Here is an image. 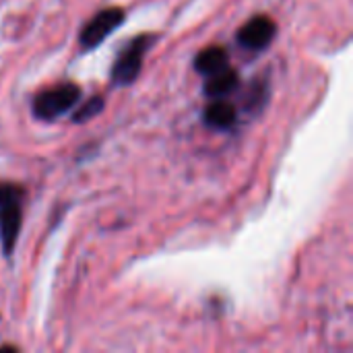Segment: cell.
I'll return each mask as SVG.
<instances>
[{"label":"cell","instance_id":"277c9868","mask_svg":"<svg viewBox=\"0 0 353 353\" xmlns=\"http://www.w3.org/2000/svg\"><path fill=\"white\" fill-rule=\"evenodd\" d=\"M275 35H277V23L267 14H256L248 23H244V27L238 31L236 39L244 50L263 52L273 43Z\"/></svg>","mask_w":353,"mask_h":353},{"label":"cell","instance_id":"3957f363","mask_svg":"<svg viewBox=\"0 0 353 353\" xmlns=\"http://www.w3.org/2000/svg\"><path fill=\"white\" fill-rule=\"evenodd\" d=\"M124 21V10L118 6H110L99 10L93 19H89L85 23V27L81 29L79 41L83 46V50H93L97 48L108 35H112Z\"/></svg>","mask_w":353,"mask_h":353},{"label":"cell","instance_id":"52a82bcc","mask_svg":"<svg viewBox=\"0 0 353 353\" xmlns=\"http://www.w3.org/2000/svg\"><path fill=\"white\" fill-rule=\"evenodd\" d=\"M236 118H238V112L232 103L223 101V99H217L213 101L205 114H203V120L209 128H215V130H225V128H232L236 124Z\"/></svg>","mask_w":353,"mask_h":353},{"label":"cell","instance_id":"5b68a950","mask_svg":"<svg viewBox=\"0 0 353 353\" xmlns=\"http://www.w3.org/2000/svg\"><path fill=\"white\" fill-rule=\"evenodd\" d=\"M21 232V207L10 205L0 209V240H2V252L4 256H10L14 242Z\"/></svg>","mask_w":353,"mask_h":353},{"label":"cell","instance_id":"7a4b0ae2","mask_svg":"<svg viewBox=\"0 0 353 353\" xmlns=\"http://www.w3.org/2000/svg\"><path fill=\"white\" fill-rule=\"evenodd\" d=\"M153 43V35H139L132 37V41L118 54L114 66H112V83L126 87L132 85L141 70H143V62H145V54Z\"/></svg>","mask_w":353,"mask_h":353},{"label":"cell","instance_id":"30bf717a","mask_svg":"<svg viewBox=\"0 0 353 353\" xmlns=\"http://www.w3.org/2000/svg\"><path fill=\"white\" fill-rule=\"evenodd\" d=\"M23 199V188L10 182H0V209L10 207V205H19Z\"/></svg>","mask_w":353,"mask_h":353},{"label":"cell","instance_id":"6da1fadb","mask_svg":"<svg viewBox=\"0 0 353 353\" xmlns=\"http://www.w3.org/2000/svg\"><path fill=\"white\" fill-rule=\"evenodd\" d=\"M79 99H81L79 85L62 83V85H56L52 89L41 91L33 99V114H35V118H39L43 122H50V120H56V118L64 116L68 110H72Z\"/></svg>","mask_w":353,"mask_h":353},{"label":"cell","instance_id":"ba28073f","mask_svg":"<svg viewBox=\"0 0 353 353\" xmlns=\"http://www.w3.org/2000/svg\"><path fill=\"white\" fill-rule=\"evenodd\" d=\"M240 87V77L234 68H223L215 74H209V81L205 85V93L209 97H215V99H221L225 95H230L234 89Z\"/></svg>","mask_w":353,"mask_h":353},{"label":"cell","instance_id":"9c48e42d","mask_svg":"<svg viewBox=\"0 0 353 353\" xmlns=\"http://www.w3.org/2000/svg\"><path fill=\"white\" fill-rule=\"evenodd\" d=\"M103 108H105V99L101 95H95V97H91L89 101H85L83 105L77 108V112L72 114V122H77V124L89 122L91 118L99 116Z\"/></svg>","mask_w":353,"mask_h":353},{"label":"cell","instance_id":"8992f818","mask_svg":"<svg viewBox=\"0 0 353 353\" xmlns=\"http://www.w3.org/2000/svg\"><path fill=\"white\" fill-rule=\"evenodd\" d=\"M230 66V56H228V50L221 48V46H211V48H205L196 54L194 58V68L196 72L201 74H215L223 68Z\"/></svg>","mask_w":353,"mask_h":353}]
</instances>
